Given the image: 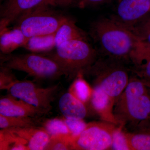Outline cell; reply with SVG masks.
I'll return each mask as SVG.
<instances>
[{"label":"cell","mask_w":150,"mask_h":150,"mask_svg":"<svg viewBox=\"0 0 150 150\" xmlns=\"http://www.w3.org/2000/svg\"><path fill=\"white\" fill-rule=\"evenodd\" d=\"M90 34L98 46V54L124 62H131L141 40L132 30L111 18H103L93 22Z\"/></svg>","instance_id":"1"},{"label":"cell","mask_w":150,"mask_h":150,"mask_svg":"<svg viewBox=\"0 0 150 150\" xmlns=\"http://www.w3.org/2000/svg\"><path fill=\"white\" fill-rule=\"evenodd\" d=\"M113 115L117 122L136 128L150 119V90L139 78H130L129 83L115 102Z\"/></svg>","instance_id":"2"},{"label":"cell","mask_w":150,"mask_h":150,"mask_svg":"<svg viewBox=\"0 0 150 150\" xmlns=\"http://www.w3.org/2000/svg\"><path fill=\"white\" fill-rule=\"evenodd\" d=\"M126 62L100 56L83 72L93 79V88L101 90L114 103L129 83L130 69Z\"/></svg>","instance_id":"3"},{"label":"cell","mask_w":150,"mask_h":150,"mask_svg":"<svg viewBox=\"0 0 150 150\" xmlns=\"http://www.w3.org/2000/svg\"><path fill=\"white\" fill-rule=\"evenodd\" d=\"M56 48V51L48 56L60 66L70 80L83 73L98 57L96 49L84 39L65 41Z\"/></svg>","instance_id":"4"},{"label":"cell","mask_w":150,"mask_h":150,"mask_svg":"<svg viewBox=\"0 0 150 150\" xmlns=\"http://www.w3.org/2000/svg\"><path fill=\"white\" fill-rule=\"evenodd\" d=\"M1 59L2 67L24 72L38 80L56 79L65 76L60 66L48 56L35 54H8Z\"/></svg>","instance_id":"5"},{"label":"cell","mask_w":150,"mask_h":150,"mask_svg":"<svg viewBox=\"0 0 150 150\" xmlns=\"http://www.w3.org/2000/svg\"><path fill=\"white\" fill-rule=\"evenodd\" d=\"M50 135L42 126L14 127L0 131L1 150H45Z\"/></svg>","instance_id":"6"},{"label":"cell","mask_w":150,"mask_h":150,"mask_svg":"<svg viewBox=\"0 0 150 150\" xmlns=\"http://www.w3.org/2000/svg\"><path fill=\"white\" fill-rule=\"evenodd\" d=\"M48 6H38L22 15L17 20L16 26L26 37L56 33L66 16L52 10Z\"/></svg>","instance_id":"7"},{"label":"cell","mask_w":150,"mask_h":150,"mask_svg":"<svg viewBox=\"0 0 150 150\" xmlns=\"http://www.w3.org/2000/svg\"><path fill=\"white\" fill-rule=\"evenodd\" d=\"M120 127L111 122L95 121L87 124L82 132L71 138L72 150H105L111 149Z\"/></svg>","instance_id":"8"},{"label":"cell","mask_w":150,"mask_h":150,"mask_svg":"<svg viewBox=\"0 0 150 150\" xmlns=\"http://www.w3.org/2000/svg\"><path fill=\"white\" fill-rule=\"evenodd\" d=\"M60 87L59 84L43 88L28 81L17 80L8 90L12 96L22 100L47 114L52 109Z\"/></svg>","instance_id":"9"},{"label":"cell","mask_w":150,"mask_h":150,"mask_svg":"<svg viewBox=\"0 0 150 150\" xmlns=\"http://www.w3.org/2000/svg\"><path fill=\"white\" fill-rule=\"evenodd\" d=\"M150 13V0H120L111 18L133 31Z\"/></svg>","instance_id":"10"},{"label":"cell","mask_w":150,"mask_h":150,"mask_svg":"<svg viewBox=\"0 0 150 150\" xmlns=\"http://www.w3.org/2000/svg\"><path fill=\"white\" fill-rule=\"evenodd\" d=\"M44 0H6L1 6L0 31L28 11L40 6Z\"/></svg>","instance_id":"11"},{"label":"cell","mask_w":150,"mask_h":150,"mask_svg":"<svg viewBox=\"0 0 150 150\" xmlns=\"http://www.w3.org/2000/svg\"><path fill=\"white\" fill-rule=\"evenodd\" d=\"M43 111L22 100L10 95L0 99V115L11 117L40 118L46 115Z\"/></svg>","instance_id":"12"},{"label":"cell","mask_w":150,"mask_h":150,"mask_svg":"<svg viewBox=\"0 0 150 150\" xmlns=\"http://www.w3.org/2000/svg\"><path fill=\"white\" fill-rule=\"evenodd\" d=\"M131 71L147 83H150V45L141 41L131 59Z\"/></svg>","instance_id":"13"},{"label":"cell","mask_w":150,"mask_h":150,"mask_svg":"<svg viewBox=\"0 0 150 150\" xmlns=\"http://www.w3.org/2000/svg\"><path fill=\"white\" fill-rule=\"evenodd\" d=\"M59 106L62 115L67 119H83L87 114L86 103L69 91L61 97Z\"/></svg>","instance_id":"14"},{"label":"cell","mask_w":150,"mask_h":150,"mask_svg":"<svg viewBox=\"0 0 150 150\" xmlns=\"http://www.w3.org/2000/svg\"><path fill=\"white\" fill-rule=\"evenodd\" d=\"M136 128L133 132H123L128 149L150 150V119L142 122Z\"/></svg>","instance_id":"15"},{"label":"cell","mask_w":150,"mask_h":150,"mask_svg":"<svg viewBox=\"0 0 150 150\" xmlns=\"http://www.w3.org/2000/svg\"><path fill=\"white\" fill-rule=\"evenodd\" d=\"M0 49L4 54H8L20 47H23L28 40L26 37L17 26L9 30L8 28L0 31Z\"/></svg>","instance_id":"16"},{"label":"cell","mask_w":150,"mask_h":150,"mask_svg":"<svg viewBox=\"0 0 150 150\" xmlns=\"http://www.w3.org/2000/svg\"><path fill=\"white\" fill-rule=\"evenodd\" d=\"M86 38L85 33L77 26L74 21L65 17L62 24L55 33L56 48L65 41L74 39L86 40Z\"/></svg>","instance_id":"17"},{"label":"cell","mask_w":150,"mask_h":150,"mask_svg":"<svg viewBox=\"0 0 150 150\" xmlns=\"http://www.w3.org/2000/svg\"><path fill=\"white\" fill-rule=\"evenodd\" d=\"M55 34L33 36L28 38L27 43L23 46L28 51L33 53L46 52L56 48Z\"/></svg>","instance_id":"18"},{"label":"cell","mask_w":150,"mask_h":150,"mask_svg":"<svg viewBox=\"0 0 150 150\" xmlns=\"http://www.w3.org/2000/svg\"><path fill=\"white\" fill-rule=\"evenodd\" d=\"M40 118L11 117L0 115V128L4 129L14 127L39 126L43 121Z\"/></svg>","instance_id":"19"},{"label":"cell","mask_w":150,"mask_h":150,"mask_svg":"<svg viewBox=\"0 0 150 150\" xmlns=\"http://www.w3.org/2000/svg\"><path fill=\"white\" fill-rule=\"evenodd\" d=\"M83 76V73H79L78 75L70 87L69 91L86 103L90 100L93 88L84 79Z\"/></svg>","instance_id":"20"},{"label":"cell","mask_w":150,"mask_h":150,"mask_svg":"<svg viewBox=\"0 0 150 150\" xmlns=\"http://www.w3.org/2000/svg\"><path fill=\"white\" fill-rule=\"evenodd\" d=\"M41 126L51 137L72 136L69 129L64 119L55 118L43 120Z\"/></svg>","instance_id":"21"},{"label":"cell","mask_w":150,"mask_h":150,"mask_svg":"<svg viewBox=\"0 0 150 150\" xmlns=\"http://www.w3.org/2000/svg\"><path fill=\"white\" fill-rule=\"evenodd\" d=\"M71 137L60 136L51 137L45 150H72L71 143Z\"/></svg>","instance_id":"22"},{"label":"cell","mask_w":150,"mask_h":150,"mask_svg":"<svg viewBox=\"0 0 150 150\" xmlns=\"http://www.w3.org/2000/svg\"><path fill=\"white\" fill-rule=\"evenodd\" d=\"M133 31L140 40L150 45V17L144 19Z\"/></svg>","instance_id":"23"},{"label":"cell","mask_w":150,"mask_h":150,"mask_svg":"<svg viewBox=\"0 0 150 150\" xmlns=\"http://www.w3.org/2000/svg\"><path fill=\"white\" fill-rule=\"evenodd\" d=\"M11 69L1 67L0 72V88L8 90L17 79L11 71Z\"/></svg>","instance_id":"24"},{"label":"cell","mask_w":150,"mask_h":150,"mask_svg":"<svg viewBox=\"0 0 150 150\" xmlns=\"http://www.w3.org/2000/svg\"><path fill=\"white\" fill-rule=\"evenodd\" d=\"M64 121L69 129L72 137L77 136L85 129L87 125L83 119H69L64 118Z\"/></svg>","instance_id":"25"},{"label":"cell","mask_w":150,"mask_h":150,"mask_svg":"<svg viewBox=\"0 0 150 150\" xmlns=\"http://www.w3.org/2000/svg\"><path fill=\"white\" fill-rule=\"evenodd\" d=\"M112 150H128V146L123 132L120 127L114 135V139L111 147Z\"/></svg>","instance_id":"26"},{"label":"cell","mask_w":150,"mask_h":150,"mask_svg":"<svg viewBox=\"0 0 150 150\" xmlns=\"http://www.w3.org/2000/svg\"><path fill=\"white\" fill-rule=\"evenodd\" d=\"M112 0H80L78 4L79 8H84L88 7L96 6L106 4Z\"/></svg>","instance_id":"27"},{"label":"cell","mask_w":150,"mask_h":150,"mask_svg":"<svg viewBox=\"0 0 150 150\" xmlns=\"http://www.w3.org/2000/svg\"><path fill=\"white\" fill-rule=\"evenodd\" d=\"M75 1L76 0H44L40 6L66 7L71 4Z\"/></svg>","instance_id":"28"},{"label":"cell","mask_w":150,"mask_h":150,"mask_svg":"<svg viewBox=\"0 0 150 150\" xmlns=\"http://www.w3.org/2000/svg\"><path fill=\"white\" fill-rule=\"evenodd\" d=\"M146 84H147V85L148 87H149V89L150 90V83H146Z\"/></svg>","instance_id":"29"},{"label":"cell","mask_w":150,"mask_h":150,"mask_svg":"<svg viewBox=\"0 0 150 150\" xmlns=\"http://www.w3.org/2000/svg\"></svg>","instance_id":"30"}]
</instances>
